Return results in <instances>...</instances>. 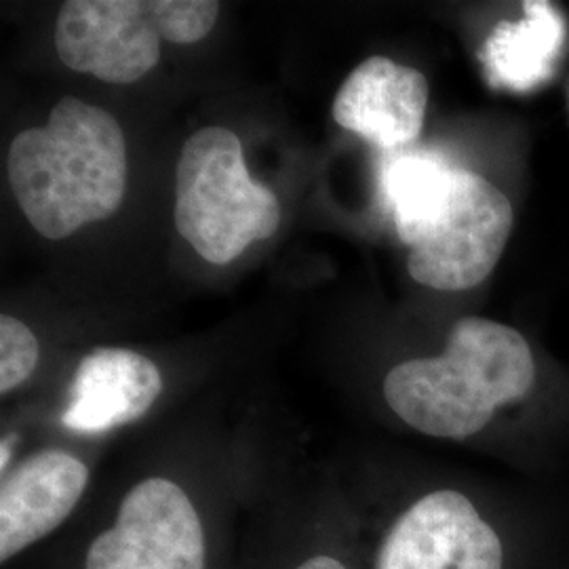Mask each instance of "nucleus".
Segmentation results:
<instances>
[{"label": "nucleus", "mask_w": 569, "mask_h": 569, "mask_svg": "<svg viewBox=\"0 0 569 569\" xmlns=\"http://www.w3.org/2000/svg\"><path fill=\"white\" fill-rule=\"evenodd\" d=\"M293 569H348L345 561H340L333 555H315L302 561L298 568Z\"/></svg>", "instance_id": "14"}, {"label": "nucleus", "mask_w": 569, "mask_h": 569, "mask_svg": "<svg viewBox=\"0 0 569 569\" xmlns=\"http://www.w3.org/2000/svg\"><path fill=\"white\" fill-rule=\"evenodd\" d=\"M521 533H510L465 491L432 489L388 523L373 569H523L529 552Z\"/></svg>", "instance_id": "5"}, {"label": "nucleus", "mask_w": 569, "mask_h": 569, "mask_svg": "<svg viewBox=\"0 0 569 569\" xmlns=\"http://www.w3.org/2000/svg\"><path fill=\"white\" fill-rule=\"evenodd\" d=\"M150 0H70L56 26L60 60L114 84L140 81L161 60Z\"/></svg>", "instance_id": "7"}, {"label": "nucleus", "mask_w": 569, "mask_h": 569, "mask_svg": "<svg viewBox=\"0 0 569 569\" xmlns=\"http://www.w3.org/2000/svg\"><path fill=\"white\" fill-rule=\"evenodd\" d=\"M163 390L159 367L127 348H98L82 359L61 425L74 432H106L148 413Z\"/></svg>", "instance_id": "10"}, {"label": "nucleus", "mask_w": 569, "mask_h": 569, "mask_svg": "<svg viewBox=\"0 0 569 569\" xmlns=\"http://www.w3.org/2000/svg\"><path fill=\"white\" fill-rule=\"evenodd\" d=\"M176 228L211 264L237 260L281 224V204L253 182L243 143L226 127H204L183 143L176 169Z\"/></svg>", "instance_id": "4"}, {"label": "nucleus", "mask_w": 569, "mask_h": 569, "mask_svg": "<svg viewBox=\"0 0 569 569\" xmlns=\"http://www.w3.org/2000/svg\"><path fill=\"white\" fill-rule=\"evenodd\" d=\"M536 385L526 338L509 326L465 317L443 355L392 367L382 392L407 427L449 441L483 432L502 407L521 403Z\"/></svg>", "instance_id": "3"}, {"label": "nucleus", "mask_w": 569, "mask_h": 569, "mask_svg": "<svg viewBox=\"0 0 569 569\" xmlns=\"http://www.w3.org/2000/svg\"><path fill=\"white\" fill-rule=\"evenodd\" d=\"M84 569H207L201 515L176 481L148 477L127 491L114 526L89 545Z\"/></svg>", "instance_id": "6"}, {"label": "nucleus", "mask_w": 569, "mask_h": 569, "mask_svg": "<svg viewBox=\"0 0 569 569\" xmlns=\"http://www.w3.org/2000/svg\"><path fill=\"white\" fill-rule=\"evenodd\" d=\"M427 77L403 63L373 56L359 63L333 100V121L380 148H401L422 133Z\"/></svg>", "instance_id": "8"}, {"label": "nucleus", "mask_w": 569, "mask_h": 569, "mask_svg": "<svg viewBox=\"0 0 569 569\" xmlns=\"http://www.w3.org/2000/svg\"><path fill=\"white\" fill-rule=\"evenodd\" d=\"M382 190L416 283L465 291L483 283L500 262L515 211L479 173L428 152L406 154L385 167Z\"/></svg>", "instance_id": "1"}, {"label": "nucleus", "mask_w": 569, "mask_h": 569, "mask_svg": "<svg viewBox=\"0 0 569 569\" xmlns=\"http://www.w3.org/2000/svg\"><path fill=\"white\" fill-rule=\"evenodd\" d=\"M41 346L34 333L16 317H0V392L23 385L39 366Z\"/></svg>", "instance_id": "13"}, {"label": "nucleus", "mask_w": 569, "mask_h": 569, "mask_svg": "<svg viewBox=\"0 0 569 569\" xmlns=\"http://www.w3.org/2000/svg\"><path fill=\"white\" fill-rule=\"evenodd\" d=\"M9 183L37 232L61 241L121 207L127 143L119 121L98 106L63 98L44 127L16 136Z\"/></svg>", "instance_id": "2"}, {"label": "nucleus", "mask_w": 569, "mask_h": 569, "mask_svg": "<svg viewBox=\"0 0 569 569\" xmlns=\"http://www.w3.org/2000/svg\"><path fill=\"white\" fill-rule=\"evenodd\" d=\"M87 486L89 468L60 449L39 451L11 470L0 488V561L60 528Z\"/></svg>", "instance_id": "9"}, {"label": "nucleus", "mask_w": 569, "mask_h": 569, "mask_svg": "<svg viewBox=\"0 0 569 569\" xmlns=\"http://www.w3.org/2000/svg\"><path fill=\"white\" fill-rule=\"evenodd\" d=\"M526 18L500 21L481 51V66L493 89L526 93L549 81L563 53L568 26L547 0L523 2Z\"/></svg>", "instance_id": "11"}, {"label": "nucleus", "mask_w": 569, "mask_h": 569, "mask_svg": "<svg viewBox=\"0 0 569 569\" xmlns=\"http://www.w3.org/2000/svg\"><path fill=\"white\" fill-rule=\"evenodd\" d=\"M150 9L161 39L176 44L201 41L220 16L213 0H150Z\"/></svg>", "instance_id": "12"}]
</instances>
